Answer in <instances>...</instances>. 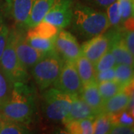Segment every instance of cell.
Segmentation results:
<instances>
[{"instance_id":"cell-1","label":"cell","mask_w":134,"mask_h":134,"mask_svg":"<svg viewBox=\"0 0 134 134\" xmlns=\"http://www.w3.org/2000/svg\"><path fill=\"white\" fill-rule=\"evenodd\" d=\"M35 110V92L27 83L13 84L8 99L0 104V118L25 125L33 119Z\"/></svg>"},{"instance_id":"cell-2","label":"cell","mask_w":134,"mask_h":134,"mask_svg":"<svg viewBox=\"0 0 134 134\" xmlns=\"http://www.w3.org/2000/svg\"><path fill=\"white\" fill-rule=\"evenodd\" d=\"M71 23L77 33L86 38L104 34L110 28L105 12L80 4L73 8Z\"/></svg>"},{"instance_id":"cell-3","label":"cell","mask_w":134,"mask_h":134,"mask_svg":"<svg viewBox=\"0 0 134 134\" xmlns=\"http://www.w3.org/2000/svg\"><path fill=\"white\" fill-rule=\"evenodd\" d=\"M0 69L12 84L27 83L28 69L21 63L15 50V30H10L4 51L0 58Z\"/></svg>"},{"instance_id":"cell-4","label":"cell","mask_w":134,"mask_h":134,"mask_svg":"<svg viewBox=\"0 0 134 134\" xmlns=\"http://www.w3.org/2000/svg\"><path fill=\"white\" fill-rule=\"evenodd\" d=\"M64 60L55 49L46 54L31 68V74L40 90L48 88L58 79Z\"/></svg>"},{"instance_id":"cell-5","label":"cell","mask_w":134,"mask_h":134,"mask_svg":"<svg viewBox=\"0 0 134 134\" xmlns=\"http://www.w3.org/2000/svg\"><path fill=\"white\" fill-rule=\"evenodd\" d=\"M75 96L50 88L44 92L43 110L48 119L55 121H63L69 113L70 106Z\"/></svg>"},{"instance_id":"cell-6","label":"cell","mask_w":134,"mask_h":134,"mask_svg":"<svg viewBox=\"0 0 134 134\" xmlns=\"http://www.w3.org/2000/svg\"><path fill=\"white\" fill-rule=\"evenodd\" d=\"M54 88L72 95L78 96L83 88V83L77 73L75 62L64 61L58 79L53 83Z\"/></svg>"},{"instance_id":"cell-7","label":"cell","mask_w":134,"mask_h":134,"mask_svg":"<svg viewBox=\"0 0 134 134\" xmlns=\"http://www.w3.org/2000/svg\"><path fill=\"white\" fill-rule=\"evenodd\" d=\"M74 0H55L43 21L56 26L58 29L68 27L72 23Z\"/></svg>"},{"instance_id":"cell-8","label":"cell","mask_w":134,"mask_h":134,"mask_svg":"<svg viewBox=\"0 0 134 134\" xmlns=\"http://www.w3.org/2000/svg\"><path fill=\"white\" fill-rule=\"evenodd\" d=\"M26 35L23 31L15 30V50L19 61L27 69L43 58L46 53H43L32 47L26 40Z\"/></svg>"},{"instance_id":"cell-9","label":"cell","mask_w":134,"mask_h":134,"mask_svg":"<svg viewBox=\"0 0 134 134\" xmlns=\"http://www.w3.org/2000/svg\"><path fill=\"white\" fill-rule=\"evenodd\" d=\"M54 49L65 61H73L81 54L76 38L69 31L60 29L54 39Z\"/></svg>"},{"instance_id":"cell-10","label":"cell","mask_w":134,"mask_h":134,"mask_svg":"<svg viewBox=\"0 0 134 134\" xmlns=\"http://www.w3.org/2000/svg\"><path fill=\"white\" fill-rule=\"evenodd\" d=\"M110 38V50L117 64H127L133 66V55L127 49L123 34L119 30L111 31L107 34Z\"/></svg>"},{"instance_id":"cell-11","label":"cell","mask_w":134,"mask_h":134,"mask_svg":"<svg viewBox=\"0 0 134 134\" xmlns=\"http://www.w3.org/2000/svg\"><path fill=\"white\" fill-rule=\"evenodd\" d=\"M110 43L107 34L95 36L82 45L81 54L95 64L110 49Z\"/></svg>"},{"instance_id":"cell-12","label":"cell","mask_w":134,"mask_h":134,"mask_svg":"<svg viewBox=\"0 0 134 134\" xmlns=\"http://www.w3.org/2000/svg\"><path fill=\"white\" fill-rule=\"evenodd\" d=\"M11 18L19 27L24 28L31 13L34 0H5Z\"/></svg>"},{"instance_id":"cell-13","label":"cell","mask_w":134,"mask_h":134,"mask_svg":"<svg viewBox=\"0 0 134 134\" xmlns=\"http://www.w3.org/2000/svg\"><path fill=\"white\" fill-rule=\"evenodd\" d=\"M130 86H127L116 95L105 100L103 104L101 113L112 115L126 110L129 104L131 96L133 95V92L131 93V92L128 90V88Z\"/></svg>"},{"instance_id":"cell-14","label":"cell","mask_w":134,"mask_h":134,"mask_svg":"<svg viewBox=\"0 0 134 134\" xmlns=\"http://www.w3.org/2000/svg\"><path fill=\"white\" fill-rule=\"evenodd\" d=\"M98 115L96 111L92 109L84 100L81 99L79 96H75L69 113L63 120V123L66 124L69 121L75 120H81L84 119H94Z\"/></svg>"},{"instance_id":"cell-15","label":"cell","mask_w":134,"mask_h":134,"mask_svg":"<svg viewBox=\"0 0 134 134\" xmlns=\"http://www.w3.org/2000/svg\"><path fill=\"white\" fill-rule=\"evenodd\" d=\"M78 96L92 110L96 111L97 114L101 113L104 100L100 95L97 82H93L86 85H83L81 91Z\"/></svg>"},{"instance_id":"cell-16","label":"cell","mask_w":134,"mask_h":134,"mask_svg":"<svg viewBox=\"0 0 134 134\" xmlns=\"http://www.w3.org/2000/svg\"><path fill=\"white\" fill-rule=\"evenodd\" d=\"M55 0H34L31 13L25 27L33 29L38 25L47 14Z\"/></svg>"},{"instance_id":"cell-17","label":"cell","mask_w":134,"mask_h":134,"mask_svg":"<svg viewBox=\"0 0 134 134\" xmlns=\"http://www.w3.org/2000/svg\"><path fill=\"white\" fill-rule=\"evenodd\" d=\"M77 73L81 80L83 86L96 81V69L94 64L86 57L81 54L75 61Z\"/></svg>"},{"instance_id":"cell-18","label":"cell","mask_w":134,"mask_h":134,"mask_svg":"<svg viewBox=\"0 0 134 134\" xmlns=\"http://www.w3.org/2000/svg\"><path fill=\"white\" fill-rule=\"evenodd\" d=\"M27 42L34 48L43 53H48L54 50V38H44L30 29L25 36Z\"/></svg>"},{"instance_id":"cell-19","label":"cell","mask_w":134,"mask_h":134,"mask_svg":"<svg viewBox=\"0 0 134 134\" xmlns=\"http://www.w3.org/2000/svg\"><path fill=\"white\" fill-rule=\"evenodd\" d=\"M92 119L71 121L65 124L66 131L72 134H92Z\"/></svg>"},{"instance_id":"cell-20","label":"cell","mask_w":134,"mask_h":134,"mask_svg":"<svg viewBox=\"0 0 134 134\" xmlns=\"http://www.w3.org/2000/svg\"><path fill=\"white\" fill-rule=\"evenodd\" d=\"M115 80L124 88L133 83V66L127 64H117L115 66Z\"/></svg>"},{"instance_id":"cell-21","label":"cell","mask_w":134,"mask_h":134,"mask_svg":"<svg viewBox=\"0 0 134 134\" xmlns=\"http://www.w3.org/2000/svg\"><path fill=\"white\" fill-rule=\"evenodd\" d=\"M98 87L104 102L125 89L115 80L99 82Z\"/></svg>"},{"instance_id":"cell-22","label":"cell","mask_w":134,"mask_h":134,"mask_svg":"<svg viewBox=\"0 0 134 134\" xmlns=\"http://www.w3.org/2000/svg\"><path fill=\"white\" fill-rule=\"evenodd\" d=\"M29 130L25 124L0 118V134L29 133Z\"/></svg>"},{"instance_id":"cell-23","label":"cell","mask_w":134,"mask_h":134,"mask_svg":"<svg viewBox=\"0 0 134 134\" xmlns=\"http://www.w3.org/2000/svg\"><path fill=\"white\" fill-rule=\"evenodd\" d=\"M112 125H113V122L110 118V115L100 113L96 115L92 121L93 133H110Z\"/></svg>"},{"instance_id":"cell-24","label":"cell","mask_w":134,"mask_h":134,"mask_svg":"<svg viewBox=\"0 0 134 134\" xmlns=\"http://www.w3.org/2000/svg\"><path fill=\"white\" fill-rule=\"evenodd\" d=\"M31 30L36 34L44 38H54L60 29H58L56 26L48 23L41 21Z\"/></svg>"},{"instance_id":"cell-25","label":"cell","mask_w":134,"mask_h":134,"mask_svg":"<svg viewBox=\"0 0 134 134\" xmlns=\"http://www.w3.org/2000/svg\"><path fill=\"white\" fill-rule=\"evenodd\" d=\"M116 66V62L114 56L108 50L101 58L94 64L96 72H101L107 70L111 68H113Z\"/></svg>"},{"instance_id":"cell-26","label":"cell","mask_w":134,"mask_h":134,"mask_svg":"<svg viewBox=\"0 0 134 134\" xmlns=\"http://www.w3.org/2000/svg\"><path fill=\"white\" fill-rule=\"evenodd\" d=\"M121 23H125L131 17H133L134 0H117Z\"/></svg>"},{"instance_id":"cell-27","label":"cell","mask_w":134,"mask_h":134,"mask_svg":"<svg viewBox=\"0 0 134 134\" xmlns=\"http://www.w3.org/2000/svg\"><path fill=\"white\" fill-rule=\"evenodd\" d=\"M106 9H107L106 14L108 18L110 27V26L119 27L120 23H121V14H120L117 0L109 5Z\"/></svg>"},{"instance_id":"cell-28","label":"cell","mask_w":134,"mask_h":134,"mask_svg":"<svg viewBox=\"0 0 134 134\" xmlns=\"http://www.w3.org/2000/svg\"><path fill=\"white\" fill-rule=\"evenodd\" d=\"M13 89V84L0 71V104L8 99Z\"/></svg>"},{"instance_id":"cell-29","label":"cell","mask_w":134,"mask_h":134,"mask_svg":"<svg viewBox=\"0 0 134 134\" xmlns=\"http://www.w3.org/2000/svg\"><path fill=\"white\" fill-rule=\"evenodd\" d=\"M113 124H119L126 126H133V114L127 110H125L117 114L110 115Z\"/></svg>"},{"instance_id":"cell-30","label":"cell","mask_w":134,"mask_h":134,"mask_svg":"<svg viewBox=\"0 0 134 134\" xmlns=\"http://www.w3.org/2000/svg\"><path fill=\"white\" fill-rule=\"evenodd\" d=\"M10 30L3 14L0 12V58L8 38Z\"/></svg>"},{"instance_id":"cell-31","label":"cell","mask_w":134,"mask_h":134,"mask_svg":"<svg viewBox=\"0 0 134 134\" xmlns=\"http://www.w3.org/2000/svg\"><path fill=\"white\" fill-rule=\"evenodd\" d=\"M115 80V67L101 72H96V81L97 83Z\"/></svg>"},{"instance_id":"cell-32","label":"cell","mask_w":134,"mask_h":134,"mask_svg":"<svg viewBox=\"0 0 134 134\" xmlns=\"http://www.w3.org/2000/svg\"><path fill=\"white\" fill-rule=\"evenodd\" d=\"M133 126H126L119 124H113L110 129V133L112 134H133Z\"/></svg>"},{"instance_id":"cell-33","label":"cell","mask_w":134,"mask_h":134,"mask_svg":"<svg viewBox=\"0 0 134 134\" xmlns=\"http://www.w3.org/2000/svg\"><path fill=\"white\" fill-rule=\"evenodd\" d=\"M127 30V32L125 33L124 35V40H125V44L127 49L132 55L134 56V34L133 29H125Z\"/></svg>"},{"instance_id":"cell-34","label":"cell","mask_w":134,"mask_h":134,"mask_svg":"<svg viewBox=\"0 0 134 134\" xmlns=\"http://www.w3.org/2000/svg\"><path fill=\"white\" fill-rule=\"evenodd\" d=\"M86 1L94 6L102 8H107L109 5L113 3L116 0H86Z\"/></svg>"}]
</instances>
